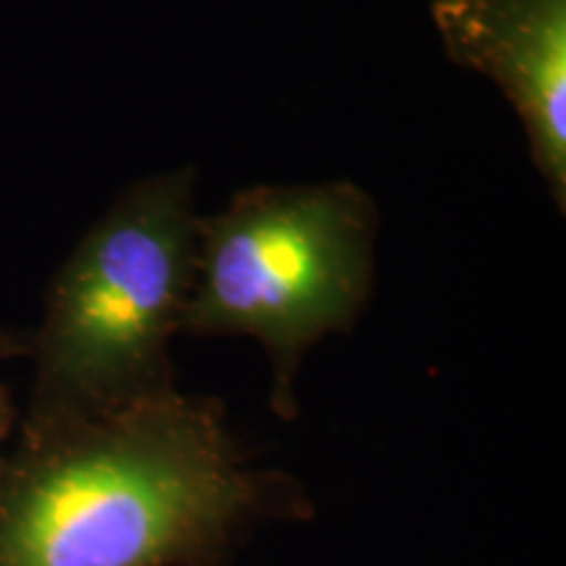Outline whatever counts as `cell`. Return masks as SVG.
<instances>
[{
  "label": "cell",
  "instance_id": "1",
  "mask_svg": "<svg viewBox=\"0 0 566 566\" xmlns=\"http://www.w3.org/2000/svg\"><path fill=\"white\" fill-rule=\"evenodd\" d=\"M310 514L300 480L247 464L221 401L179 388L24 417L0 457V566H229L268 522Z\"/></svg>",
  "mask_w": 566,
  "mask_h": 566
},
{
  "label": "cell",
  "instance_id": "2",
  "mask_svg": "<svg viewBox=\"0 0 566 566\" xmlns=\"http://www.w3.org/2000/svg\"><path fill=\"white\" fill-rule=\"evenodd\" d=\"M195 168L132 184L55 273L32 338L27 420L118 409L176 388L171 342L195 286Z\"/></svg>",
  "mask_w": 566,
  "mask_h": 566
},
{
  "label": "cell",
  "instance_id": "3",
  "mask_svg": "<svg viewBox=\"0 0 566 566\" xmlns=\"http://www.w3.org/2000/svg\"><path fill=\"white\" fill-rule=\"evenodd\" d=\"M375 233V202L352 181L244 189L200 218L181 334L254 338L273 365L275 412L289 420L304 354L367 307Z\"/></svg>",
  "mask_w": 566,
  "mask_h": 566
},
{
  "label": "cell",
  "instance_id": "4",
  "mask_svg": "<svg viewBox=\"0 0 566 566\" xmlns=\"http://www.w3.org/2000/svg\"><path fill=\"white\" fill-rule=\"evenodd\" d=\"M446 51L491 80L525 126L530 158L566 208V0H441Z\"/></svg>",
  "mask_w": 566,
  "mask_h": 566
},
{
  "label": "cell",
  "instance_id": "5",
  "mask_svg": "<svg viewBox=\"0 0 566 566\" xmlns=\"http://www.w3.org/2000/svg\"><path fill=\"white\" fill-rule=\"evenodd\" d=\"M17 352H19V344L13 342V338L6 334V331H0V363H3L6 357H11V354H17ZM13 417H17V412H13L9 388H6L3 380H0V446H3V441L11 433Z\"/></svg>",
  "mask_w": 566,
  "mask_h": 566
}]
</instances>
